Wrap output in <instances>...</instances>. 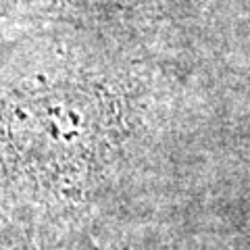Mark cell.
I'll return each instance as SVG.
<instances>
[{
	"label": "cell",
	"mask_w": 250,
	"mask_h": 250,
	"mask_svg": "<svg viewBox=\"0 0 250 250\" xmlns=\"http://www.w3.org/2000/svg\"><path fill=\"white\" fill-rule=\"evenodd\" d=\"M117 131L111 96L85 83H48L0 100V163L31 190L77 196Z\"/></svg>",
	"instance_id": "1"
},
{
	"label": "cell",
	"mask_w": 250,
	"mask_h": 250,
	"mask_svg": "<svg viewBox=\"0 0 250 250\" xmlns=\"http://www.w3.org/2000/svg\"><path fill=\"white\" fill-rule=\"evenodd\" d=\"M2 2L38 13H61L75 6L80 0H2Z\"/></svg>",
	"instance_id": "2"
}]
</instances>
